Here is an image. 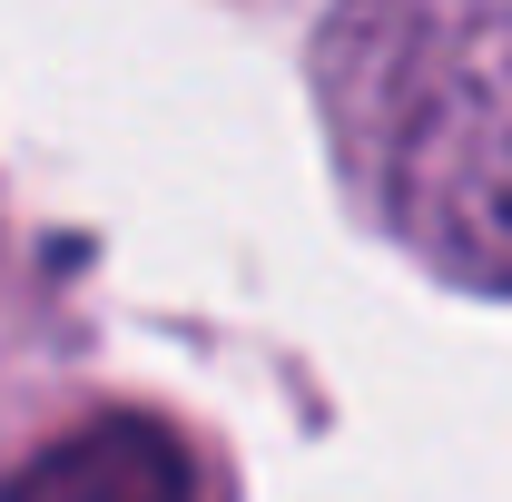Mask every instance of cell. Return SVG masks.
<instances>
[{
	"instance_id": "obj_1",
	"label": "cell",
	"mask_w": 512,
	"mask_h": 502,
	"mask_svg": "<svg viewBox=\"0 0 512 502\" xmlns=\"http://www.w3.org/2000/svg\"><path fill=\"white\" fill-rule=\"evenodd\" d=\"M316 109L394 247L512 296V0H335Z\"/></svg>"
}]
</instances>
